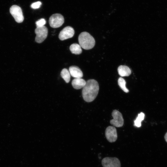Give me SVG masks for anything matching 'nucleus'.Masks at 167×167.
Returning a JSON list of instances; mask_svg holds the SVG:
<instances>
[{
	"mask_svg": "<svg viewBox=\"0 0 167 167\" xmlns=\"http://www.w3.org/2000/svg\"><path fill=\"white\" fill-rule=\"evenodd\" d=\"M99 90V85L96 80L94 79L88 80L82 89L84 99L87 102L93 101L97 96Z\"/></svg>",
	"mask_w": 167,
	"mask_h": 167,
	"instance_id": "1",
	"label": "nucleus"
},
{
	"mask_svg": "<svg viewBox=\"0 0 167 167\" xmlns=\"http://www.w3.org/2000/svg\"><path fill=\"white\" fill-rule=\"evenodd\" d=\"M78 41L81 47L86 50L92 49L95 44L94 38L89 33L86 32L80 33L78 37Z\"/></svg>",
	"mask_w": 167,
	"mask_h": 167,
	"instance_id": "2",
	"label": "nucleus"
},
{
	"mask_svg": "<svg viewBox=\"0 0 167 167\" xmlns=\"http://www.w3.org/2000/svg\"><path fill=\"white\" fill-rule=\"evenodd\" d=\"M63 16L60 14L56 13L52 15L49 18V23L51 27L54 28L61 27L64 23Z\"/></svg>",
	"mask_w": 167,
	"mask_h": 167,
	"instance_id": "3",
	"label": "nucleus"
},
{
	"mask_svg": "<svg viewBox=\"0 0 167 167\" xmlns=\"http://www.w3.org/2000/svg\"><path fill=\"white\" fill-rule=\"evenodd\" d=\"M36 34L35 41L38 43L43 42L46 38L48 35V30L46 27L43 26L36 27L35 30Z\"/></svg>",
	"mask_w": 167,
	"mask_h": 167,
	"instance_id": "4",
	"label": "nucleus"
},
{
	"mask_svg": "<svg viewBox=\"0 0 167 167\" xmlns=\"http://www.w3.org/2000/svg\"><path fill=\"white\" fill-rule=\"evenodd\" d=\"M113 119L110 121V124L113 126L119 127L123 126L124 119L122 113L117 110H113L112 113Z\"/></svg>",
	"mask_w": 167,
	"mask_h": 167,
	"instance_id": "5",
	"label": "nucleus"
},
{
	"mask_svg": "<svg viewBox=\"0 0 167 167\" xmlns=\"http://www.w3.org/2000/svg\"><path fill=\"white\" fill-rule=\"evenodd\" d=\"M10 12L15 21L18 23L22 22L24 19L22 10L19 6L14 5L10 8Z\"/></svg>",
	"mask_w": 167,
	"mask_h": 167,
	"instance_id": "6",
	"label": "nucleus"
},
{
	"mask_svg": "<svg viewBox=\"0 0 167 167\" xmlns=\"http://www.w3.org/2000/svg\"><path fill=\"white\" fill-rule=\"evenodd\" d=\"M101 163L103 167H121L120 161L116 157H105L102 160Z\"/></svg>",
	"mask_w": 167,
	"mask_h": 167,
	"instance_id": "7",
	"label": "nucleus"
},
{
	"mask_svg": "<svg viewBox=\"0 0 167 167\" xmlns=\"http://www.w3.org/2000/svg\"><path fill=\"white\" fill-rule=\"evenodd\" d=\"M75 33V31L72 27L68 26L64 28L60 32L58 37L60 40L63 41L72 37Z\"/></svg>",
	"mask_w": 167,
	"mask_h": 167,
	"instance_id": "8",
	"label": "nucleus"
},
{
	"mask_svg": "<svg viewBox=\"0 0 167 167\" xmlns=\"http://www.w3.org/2000/svg\"><path fill=\"white\" fill-rule=\"evenodd\" d=\"M105 135L107 140L110 142L115 141L117 139L116 128L113 126H109L106 129Z\"/></svg>",
	"mask_w": 167,
	"mask_h": 167,
	"instance_id": "9",
	"label": "nucleus"
},
{
	"mask_svg": "<svg viewBox=\"0 0 167 167\" xmlns=\"http://www.w3.org/2000/svg\"><path fill=\"white\" fill-rule=\"evenodd\" d=\"M69 71L71 75L75 78H81L83 76L82 71L77 66H70Z\"/></svg>",
	"mask_w": 167,
	"mask_h": 167,
	"instance_id": "10",
	"label": "nucleus"
},
{
	"mask_svg": "<svg viewBox=\"0 0 167 167\" xmlns=\"http://www.w3.org/2000/svg\"><path fill=\"white\" fill-rule=\"evenodd\" d=\"M86 84V81L81 78H75L72 80L71 83L73 88L76 89L83 88Z\"/></svg>",
	"mask_w": 167,
	"mask_h": 167,
	"instance_id": "11",
	"label": "nucleus"
},
{
	"mask_svg": "<svg viewBox=\"0 0 167 167\" xmlns=\"http://www.w3.org/2000/svg\"><path fill=\"white\" fill-rule=\"evenodd\" d=\"M118 71L119 75L122 77L128 76L131 74V71L127 66L120 65L118 68Z\"/></svg>",
	"mask_w": 167,
	"mask_h": 167,
	"instance_id": "12",
	"label": "nucleus"
},
{
	"mask_svg": "<svg viewBox=\"0 0 167 167\" xmlns=\"http://www.w3.org/2000/svg\"><path fill=\"white\" fill-rule=\"evenodd\" d=\"M71 52L75 54H79L82 52V49L79 45L77 43L71 44L70 47Z\"/></svg>",
	"mask_w": 167,
	"mask_h": 167,
	"instance_id": "13",
	"label": "nucleus"
},
{
	"mask_svg": "<svg viewBox=\"0 0 167 167\" xmlns=\"http://www.w3.org/2000/svg\"><path fill=\"white\" fill-rule=\"evenodd\" d=\"M61 75L66 83H68L70 80L71 74L69 71L66 68L63 69L61 72Z\"/></svg>",
	"mask_w": 167,
	"mask_h": 167,
	"instance_id": "14",
	"label": "nucleus"
},
{
	"mask_svg": "<svg viewBox=\"0 0 167 167\" xmlns=\"http://www.w3.org/2000/svg\"><path fill=\"white\" fill-rule=\"evenodd\" d=\"M144 114L141 112L139 114L138 117L134 121V126L138 127L141 126V122L144 119Z\"/></svg>",
	"mask_w": 167,
	"mask_h": 167,
	"instance_id": "15",
	"label": "nucleus"
},
{
	"mask_svg": "<svg viewBox=\"0 0 167 167\" xmlns=\"http://www.w3.org/2000/svg\"><path fill=\"white\" fill-rule=\"evenodd\" d=\"M118 83L119 87L123 91L126 93L129 92L126 86V82L124 79L120 77L118 80Z\"/></svg>",
	"mask_w": 167,
	"mask_h": 167,
	"instance_id": "16",
	"label": "nucleus"
},
{
	"mask_svg": "<svg viewBox=\"0 0 167 167\" xmlns=\"http://www.w3.org/2000/svg\"><path fill=\"white\" fill-rule=\"evenodd\" d=\"M46 23L45 19L43 18H41L36 22V24L37 27H41L44 26Z\"/></svg>",
	"mask_w": 167,
	"mask_h": 167,
	"instance_id": "17",
	"label": "nucleus"
},
{
	"mask_svg": "<svg viewBox=\"0 0 167 167\" xmlns=\"http://www.w3.org/2000/svg\"><path fill=\"white\" fill-rule=\"evenodd\" d=\"M41 2L40 1H38L32 4L31 7L33 9H36L39 8L41 5Z\"/></svg>",
	"mask_w": 167,
	"mask_h": 167,
	"instance_id": "18",
	"label": "nucleus"
},
{
	"mask_svg": "<svg viewBox=\"0 0 167 167\" xmlns=\"http://www.w3.org/2000/svg\"><path fill=\"white\" fill-rule=\"evenodd\" d=\"M165 141L167 142V132L166 133L165 135Z\"/></svg>",
	"mask_w": 167,
	"mask_h": 167,
	"instance_id": "19",
	"label": "nucleus"
}]
</instances>
